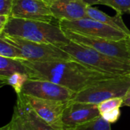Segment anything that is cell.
I'll list each match as a JSON object with an SVG mask.
<instances>
[{
	"label": "cell",
	"instance_id": "1",
	"mask_svg": "<svg viewBox=\"0 0 130 130\" xmlns=\"http://www.w3.org/2000/svg\"><path fill=\"white\" fill-rule=\"evenodd\" d=\"M21 60L29 78L50 81L75 93L100 82L120 77L102 73L75 59L47 62Z\"/></svg>",
	"mask_w": 130,
	"mask_h": 130
},
{
	"label": "cell",
	"instance_id": "2",
	"mask_svg": "<svg viewBox=\"0 0 130 130\" xmlns=\"http://www.w3.org/2000/svg\"><path fill=\"white\" fill-rule=\"evenodd\" d=\"M2 34L56 46L70 41L59 25H55L48 21L17 18L11 16Z\"/></svg>",
	"mask_w": 130,
	"mask_h": 130
},
{
	"label": "cell",
	"instance_id": "3",
	"mask_svg": "<svg viewBox=\"0 0 130 130\" xmlns=\"http://www.w3.org/2000/svg\"><path fill=\"white\" fill-rule=\"evenodd\" d=\"M75 60L98 72L113 76L130 75V62L114 58L72 41L58 45Z\"/></svg>",
	"mask_w": 130,
	"mask_h": 130
},
{
	"label": "cell",
	"instance_id": "4",
	"mask_svg": "<svg viewBox=\"0 0 130 130\" xmlns=\"http://www.w3.org/2000/svg\"><path fill=\"white\" fill-rule=\"evenodd\" d=\"M0 36L18 50L21 59L37 62L74 59L69 53L53 44L37 43L5 34Z\"/></svg>",
	"mask_w": 130,
	"mask_h": 130
},
{
	"label": "cell",
	"instance_id": "5",
	"mask_svg": "<svg viewBox=\"0 0 130 130\" xmlns=\"http://www.w3.org/2000/svg\"><path fill=\"white\" fill-rule=\"evenodd\" d=\"M130 88V75L109 78L78 92L72 101L98 104L113 98H123Z\"/></svg>",
	"mask_w": 130,
	"mask_h": 130
},
{
	"label": "cell",
	"instance_id": "6",
	"mask_svg": "<svg viewBox=\"0 0 130 130\" xmlns=\"http://www.w3.org/2000/svg\"><path fill=\"white\" fill-rule=\"evenodd\" d=\"M62 30L70 41L90 47L105 55L130 62V52L127 45V39L115 40L88 36L66 29H62Z\"/></svg>",
	"mask_w": 130,
	"mask_h": 130
},
{
	"label": "cell",
	"instance_id": "7",
	"mask_svg": "<svg viewBox=\"0 0 130 130\" xmlns=\"http://www.w3.org/2000/svg\"><path fill=\"white\" fill-rule=\"evenodd\" d=\"M59 25L62 29L88 36L115 40H126L129 37L124 32L90 18H85L75 21H59Z\"/></svg>",
	"mask_w": 130,
	"mask_h": 130
},
{
	"label": "cell",
	"instance_id": "8",
	"mask_svg": "<svg viewBox=\"0 0 130 130\" xmlns=\"http://www.w3.org/2000/svg\"><path fill=\"white\" fill-rule=\"evenodd\" d=\"M21 93L42 99L59 101H71L76 94L66 87L50 81L32 78H29L26 82Z\"/></svg>",
	"mask_w": 130,
	"mask_h": 130
},
{
	"label": "cell",
	"instance_id": "9",
	"mask_svg": "<svg viewBox=\"0 0 130 130\" xmlns=\"http://www.w3.org/2000/svg\"><path fill=\"white\" fill-rule=\"evenodd\" d=\"M24 96L34 111L51 127L56 130H66L62 122V115L69 101L46 100L25 94Z\"/></svg>",
	"mask_w": 130,
	"mask_h": 130
},
{
	"label": "cell",
	"instance_id": "10",
	"mask_svg": "<svg viewBox=\"0 0 130 130\" xmlns=\"http://www.w3.org/2000/svg\"><path fill=\"white\" fill-rule=\"evenodd\" d=\"M100 116L97 104L71 101L64 110L62 122L66 130L72 129Z\"/></svg>",
	"mask_w": 130,
	"mask_h": 130
},
{
	"label": "cell",
	"instance_id": "11",
	"mask_svg": "<svg viewBox=\"0 0 130 130\" xmlns=\"http://www.w3.org/2000/svg\"><path fill=\"white\" fill-rule=\"evenodd\" d=\"M11 17L51 22L50 7L43 0H14Z\"/></svg>",
	"mask_w": 130,
	"mask_h": 130
},
{
	"label": "cell",
	"instance_id": "12",
	"mask_svg": "<svg viewBox=\"0 0 130 130\" xmlns=\"http://www.w3.org/2000/svg\"><path fill=\"white\" fill-rule=\"evenodd\" d=\"M88 5L80 0H58L50 7L53 16L59 21H75L88 18Z\"/></svg>",
	"mask_w": 130,
	"mask_h": 130
},
{
	"label": "cell",
	"instance_id": "13",
	"mask_svg": "<svg viewBox=\"0 0 130 130\" xmlns=\"http://www.w3.org/2000/svg\"><path fill=\"white\" fill-rule=\"evenodd\" d=\"M14 107L27 130H56L34 111L22 93L17 94V103Z\"/></svg>",
	"mask_w": 130,
	"mask_h": 130
},
{
	"label": "cell",
	"instance_id": "14",
	"mask_svg": "<svg viewBox=\"0 0 130 130\" xmlns=\"http://www.w3.org/2000/svg\"><path fill=\"white\" fill-rule=\"evenodd\" d=\"M87 14L88 18L98 21L117 30H120L130 37V30L124 23L122 14L117 13L116 15L110 16L106 14L105 12L99 10L98 8L89 5L87 8Z\"/></svg>",
	"mask_w": 130,
	"mask_h": 130
},
{
	"label": "cell",
	"instance_id": "15",
	"mask_svg": "<svg viewBox=\"0 0 130 130\" xmlns=\"http://www.w3.org/2000/svg\"><path fill=\"white\" fill-rule=\"evenodd\" d=\"M15 72L27 74L26 69L21 59H11L0 56V79L5 78Z\"/></svg>",
	"mask_w": 130,
	"mask_h": 130
},
{
	"label": "cell",
	"instance_id": "16",
	"mask_svg": "<svg viewBox=\"0 0 130 130\" xmlns=\"http://www.w3.org/2000/svg\"><path fill=\"white\" fill-rule=\"evenodd\" d=\"M29 79V76L26 73L15 72L12 75L0 79L1 85H10L14 90L17 94L21 93L23 87L26 82Z\"/></svg>",
	"mask_w": 130,
	"mask_h": 130
},
{
	"label": "cell",
	"instance_id": "17",
	"mask_svg": "<svg viewBox=\"0 0 130 130\" xmlns=\"http://www.w3.org/2000/svg\"><path fill=\"white\" fill-rule=\"evenodd\" d=\"M74 130H111L110 123L106 121L101 116L96 119L75 127Z\"/></svg>",
	"mask_w": 130,
	"mask_h": 130
},
{
	"label": "cell",
	"instance_id": "18",
	"mask_svg": "<svg viewBox=\"0 0 130 130\" xmlns=\"http://www.w3.org/2000/svg\"><path fill=\"white\" fill-rule=\"evenodd\" d=\"M99 4L109 6L117 14H130V0H99Z\"/></svg>",
	"mask_w": 130,
	"mask_h": 130
},
{
	"label": "cell",
	"instance_id": "19",
	"mask_svg": "<svg viewBox=\"0 0 130 130\" xmlns=\"http://www.w3.org/2000/svg\"><path fill=\"white\" fill-rule=\"evenodd\" d=\"M0 56L11 59H21V56L18 50L12 44L0 36Z\"/></svg>",
	"mask_w": 130,
	"mask_h": 130
},
{
	"label": "cell",
	"instance_id": "20",
	"mask_svg": "<svg viewBox=\"0 0 130 130\" xmlns=\"http://www.w3.org/2000/svg\"><path fill=\"white\" fill-rule=\"evenodd\" d=\"M123 98H113L107 99L98 104V108L101 115H102L103 113H105L114 109L120 108L123 106Z\"/></svg>",
	"mask_w": 130,
	"mask_h": 130
},
{
	"label": "cell",
	"instance_id": "21",
	"mask_svg": "<svg viewBox=\"0 0 130 130\" xmlns=\"http://www.w3.org/2000/svg\"><path fill=\"white\" fill-rule=\"evenodd\" d=\"M10 123L11 124L13 130H27L21 120V117L19 115L15 107H14V111H13V114L10 120Z\"/></svg>",
	"mask_w": 130,
	"mask_h": 130
},
{
	"label": "cell",
	"instance_id": "22",
	"mask_svg": "<svg viewBox=\"0 0 130 130\" xmlns=\"http://www.w3.org/2000/svg\"><path fill=\"white\" fill-rule=\"evenodd\" d=\"M120 115H121L120 109L117 108V109H114V110H110L109 112H107L105 113H103L101 116L103 117V119H104L108 123H114L118 121V120L120 117Z\"/></svg>",
	"mask_w": 130,
	"mask_h": 130
},
{
	"label": "cell",
	"instance_id": "23",
	"mask_svg": "<svg viewBox=\"0 0 130 130\" xmlns=\"http://www.w3.org/2000/svg\"><path fill=\"white\" fill-rule=\"evenodd\" d=\"M14 0H0V14L11 15Z\"/></svg>",
	"mask_w": 130,
	"mask_h": 130
},
{
	"label": "cell",
	"instance_id": "24",
	"mask_svg": "<svg viewBox=\"0 0 130 130\" xmlns=\"http://www.w3.org/2000/svg\"><path fill=\"white\" fill-rule=\"evenodd\" d=\"M10 19V15L0 14V34H2L4 30V28L7 23Z\"/></svg>",
	"mask_w": 130,
	"mask_h": 130
},
{
	"label": "cell",
	"instance_id": "25",
	"mask_svg": "<svg viewBox=\"0 0 130 130\" xmlns=\"http://www.w3.org/2000/svg\"><path fill=\"white\" fill-rule=\"evenodd\" d=\"M123 106L129 107H130V88L127 91V92L126 93V94L124 95V97H123Z\"/></svg>",
	"mask_w": 130,
	"mask_h": 130
},
{
	"label": "cell",
	"instance_id": "26",
	"mask_svg": "<svg viewBox=\"0 0 130 130\" xmlns=\"http://www.w3.org/2000/svg\"><path fill=\"white\" fill-rule=\"evenodd\" d=\"M80 1L83 2L84 3H85L86 5H88L89 6H92V5L99 4V0H80Z\"/></svg>",
	"mask_w": 130,
	"mask_h": 130
},
{
	"label": "cell",
	"instance_id": "27",
	"mask_svg": "<svg viewBox=\"0 0 130 130\" xmlns=\"http://www.w3.org/2000/svg\"><path fill=\"white\" fill-rule=\"evenodd\" d=\"M0 130H13L12 129V126H11V123L9 122L8 124H6V125H5L4 126H2Z\"/></svg>",
	"mask_w": 130,
	"mask_h": 130
},
{
	"label": "cell",
	"instance_id": "28",
	"mask_svg": "<svg viewBox=\"0 0 130 130\" xmlns=\"http://www.w3.org/2000/svg\"><path fill=\"white\" fill-rule=\"evenodd\" d=\"M45 3H46L49 6H50L53 3H54L55 2L58 1V0H43Z\"/></svg>",
	"mask_w": 130,
	"mask_h": 130
},
{
	"label": "cell",
	"instance_id": "29",
	"mask_svg": "<svg viewBox=\"0 0 130 130\" xmlns=\"http://www.w3.org/2000/svg\"><path fill=\"white\" fill-rule=\"evenodd\" d=\"M126 41H127V45H128V48H129V52H130V37H129L127 38Z\"/></svg>",
	"mask_w": 130,
	"mask_h": 130
},
{
	"label": "cell",
	"instance_id": "30",
	"mask_svg": "<svg viewBox=\"0 0 130 130\" xmlns=\"http://www.w3.org/2000/svg\"><path fill=\"white\" fill-rule=\"evenodd\" d=\"M67 130H74V129H67Z\"/></svg>",
	"mask_w": 130,
	"mask_h": 130
}]
</instances>
